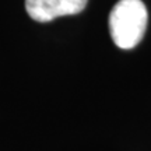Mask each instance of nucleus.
I'll use <instances>...</instances> for the list:
<instances>
[{
    "instance_id": "obj_1",
    "label": "nucleus",
    "mask_w": 151,
    "mask_h": 151,
    "mask_svg": "<svg viewBox=\"0 0 151 151\" xmlns=\"http://www.w3.org/2000/svg\"><path fill=\"white\" fill-rule=\"evenodd\" d=\"M148 13L141 0H119L109 14V32L120 49L137 46L146 34Z\"/></svg>"
},
{
    "instance_id": "obj_2",
    "label": "nucleus",
    "mask_w": 151,
    "mask_h": 151,
    "mask_svg": "<svg viewBox=\"0 0 151 151\" xmlns=\"http://www.w3.org/2000/svg\"><path fill=\"white\" fill-rule=\"evenodd\" d=\"M88 0H25V10L34 21L49 22L63 16L78 14Z\"/></svg>"
}]
</instances>
